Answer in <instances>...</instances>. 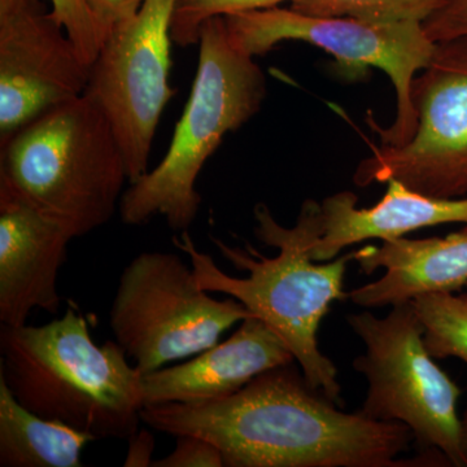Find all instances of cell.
<instances>
[{
  "mask_svg": "<svg viewBox=\"0 0 467 467\" xmlns=\"http://www.w3.org/2000/svg\"><path fill=\"white\" fill-rule=\"evenodd\" d=\"M342 409L315 391L292 362L225 398L146 405L140 418L156 431L213 442L226 467L435 465L429 454L398 460L414 441L408 426Z\"/></svg>",
  "mask_w": 467,
  "mask_h": 467,
  "instance_id": "obj_1",
  "label": "cell"
},
{
  "mask_svg": "<svg viewBox=\"0 0 467 467\" xmlns=\"http://www.w3.org/2000/svg\"><path fill=\"white\" fill-rule=\"evenodd\" d=\"M254 235L264 244L278 248L275 257L264 256L251 244L230 247L212 238L227 261L248 272L247 278L223 273L209 254L198 250L189 232L174 236L173 243L189 256L202 290L234 297L263 319L287 344L306 383L343 408L337 367L319 349L317 334L331 304L348 297L343 291L344 275L353 254L326 264L312 260L310 250L324 234L321 204L312 199L301 205L294 227L276 223L263 202L254 207Z\"/></svg>",
  "mask_w": 467,
  "mask_h": 467,
  "instance_id": "obj_2",
  "label": "cell"
},
{
  "mask_svg": "<svg viewBox=\"0 0 467 467\" xmlns=\"http://www.w3.org/2000/svg\"><path fill=\"white\" fill-rule=\"evenodd\" d=\"M0 378L23 407L100 439L140 430L142 374L112 340L98 346L78 306L48 324L2 326Z\"/></svg>",
  "mask_w": 467,
  "mask_h": 467,
  "instance_id": "obj_3",
  "label": "cell"
},
{
  "mask_svg": "<svg viewBox=\"0 0 467 467\" xmlns=\"http://www.w3.org/2000/svg\"><path fill=\"white\" fill-rule=\"evenodd\" d=\"M125 181L115 130L85 92L0 143V189L54 218L75 239L112 220Z\"/></svg>",
  "mask_w": 467,
  "mask_h": 467,
  "instance_id": "obj_4",
  "label": "cell"
},
{
  "mask_svg": "<svg viewBox=\"0 0 467 467\" xmlns=\"http://www.w3.org/2000/svg\"><path fill=\"white\" fill-rule=\"evenodd\" d=\"M198 45V72L167 155L122 193L119 212L125 225L162 216L175 232H189L202 204L195 184L205 162L265 100V73L234 46L223 16L202 23Z\"/></svg>",
  "mask_w": 467,
  "mask_h": 467,
  "instance_id": "obj_5",
  "label": "cell"
},
{
  "mask_svg": "<svg viewBox=\"0 0 467 467\" xmlns=\"http://www.w3.org/2000/svg\"><path fill=\"white\" fill-rule=\"evenodd\" d=\"M346 319L367 346L353 361L368 384L358 411L368 420L408 426L418 447L441 451L451 466L466 467L457 413L461 389L427 350L413 301L392 306L383 318L362 312Z\"/></svg>",
  "mask_w": 467,
  "mask_h": 467,
  "instance_id": "obj_6",
  "label": "cell"
},
{
  "mask_svg": "<svg viewBox=\"0 0 467 467\" xmlns=\"http://www.w3.org/2000/svg\"><path fill=\"white\" fill-rule=\"evenodd\" d=\"M202 290L171 252H142L126 265L109 310L115 340L142 376L216 346L252 312L241 301Z\"/></svg>",
  "mask_w": 467,
  "mask_h": 467,
  "instance_id": "obj_7",
  "label": "cell"
},
{
  "mask_svg": "<svg viewBox=\"0 0 467 467\" xmlns=\"http://www.w3.org/2000/svg\"><path fill=\"white\" fill-rule=\"evenodd\" d=\"M227 33L236 48L252 57H263L282 41H301L333 55L348 72L368 67L383 70L392 81L398 113L389 128L368 119L382 140L399 147L416 133L418 117L411 103V84L431 60L436 43L422 24H373L353 17H321L291 8H267L227 15Z\"/></svg>",
  "mask_w": 467,
  "mask_h": 467,
  "instance_id": "obj_8",
  "label": "cell"
},
{
  "mask_svg": "<svg viewBox=\"0 0 467 467\" xmlns=\"http://www.w3.org/2000/svg\"><path fill=\"white\" fill-rule=\"evenodd\" d=\"M411 103L418 117L413 138L399 147H373L353 182L398 180L431 198H467V36L436 43L413 79Z\"/></svg>",
  "mask_w": 467,
  "mask_h": 467,
  "instance_id": "obj_9",
  "label": "cell"
},
{
  "mask_svg": "<svg viewBox=\"0 0 467 467\" xmlns=\"http://www.w3.org/2000/svg\"><path fill=\"white\" fill-rule=\"evenodd\" d=\"M177 0H144L138 14L110 33L90 67L88 94L109 119L129 182L149 171L153 138L175 91L171 26Z\"/></svg>",
  "mask_w": 467,
  "mask_h": 467,
  "instance_id": "obj_10",
  "label": "cell"
},
{
  "mask_svg": "<svg viewBox=\"0 0 467 467\" xmlns=\"http://www.w3.org/2000/svg\"><path fill=\"white\" fill-rule=\"evenodd\" d=\"M90 67L43 0H0V143L84 94Z\"/></svg>",
  "mask_w": 467,
  "mask_h": 467,
  "instance_id": "obj_11",
  "label": "cell"
},
{
  "mask_svg": "<svg viewBox=\"0 0 467 467\" xmlns=\"http://www.w3.org/2000/svg\"><path fill=\"white\" fill-rule=\"evenodd\" d=\"M66 227L0 189V322L26 325L34 309L57 315L58 275L73 241Z\"/></svg>",
  "mask_w": 467,
  "mask_h": 467,
  "instance_id": "obj_12",
  "label": "cell"
},
{
  "mask_svg": "<svg viewBox=\"0 0 467 467\" xmlns=\"http://www.w3.org/2000/svg\"><path fill=\"white\" fill-rule=\"evenodd\" d=\"M294 361L284 339L263 319L252 316L225 342L184 364L142 376L144 407L225 398L270 368Z\"/></svg>",
  "mask_w": 467,
  "mask_h": 467,
  "instance_id": "obj_13",
  "label": "cell"
},
{
  "mask_svg": "<svg viewBox=\"0 0 467 467\" xmlns=\"http://www.w3.org/2000/svg\"><path fill=\"white\" fill-rule=\"evenodd\" d=\"M365 275L379 267L382 278L350 291L348 297L364 308H383L432 292L459 291L467 285V226L445 238L405 239L367 245L353 252Z\"/></svg>",
  "mask_w": 467,
  "mask_h": 467,
  "instance_id": "obj_14",
  "label": "cell"
},
{
  "mask_svg": "<svg viewBox=\"0 0 467 467\" xmlns=\"http://www.w3.org/2000/svg\"><path fill=\"white\" fill-rule=\"evenodd\" d=\"M358 202L356 193L342 192L321 202L324 234L310 250L313 261H331L344 248L368 239L389 242L422 227L467 223V198H431L398 180L387 182L374 207L358 209Z\"/></svg>",
  "mask_w": 467,
  "mask_h": 467,
  "instance_id": "obj_15",
  "label": "cell"
},
{
  "mask_svg": "<svg viewBox=\"0 0 467 467\" xmlns=\"http://www.w3.org/2000/svg\"><path fill=\"white\" fill-rule=\"evenodd\" d=\"M92 441L94 436L23 407L0 378V466L81 467Z\"/></svg>",
  "mask_w": 467,
  "mask_h": 467,
  "instance_id": "obj_16",
  "label": "cell"
},
{
  "mask_svg": "<svg viewBox=\"0 0 467 467\" xmlns=\"http://www.w3.org/2000/svg\"><path fill=\"white\" fill-rule=\"evenodd\" d=\"M413 301L423 325V342L434 358L467 364V294L432 292Z\"/></svg>",
  "mask_w": 467,
  "mask_h": 467,
  "instance_id": "obj_17",
  "label": "cell"
},
{
  "mask_svg": "<svg viewBox=\"0 0 467 467\" xmlns=\"http://www.w3.org/2000/svg\"><path fill=\"white\" fill-rule=\"evenodd\" d=\"M290 8L321 17H353L373 24H423L444 0H290Z\"/></svg>",
  "mask_w": 467,
  "mask_h": 467,
  "instance_id": "obj_18",
  "label": "cell"
},
{
  "mask_svg": "<svg viewBox=\"0 0 467 467\" xmlns=\"http://www.w3.org/2000/svg\"><path fill=\"white\" fill-rule=\"evenodd\" d=\"M282 2L285 0H177L171 17V39L182 47L198 45L199 30L208 18L275 8Z\"/></svg>",
  "mask_w": 467,
  "mask_h": 467,
  "instance_id": "obj_19",
  "label": "cell"
},
{
  "mask_svg": "<svg viewBox=\"0 0 467 467\" xmlns=\"http://www.w3.org/2000/svg\"><path fill=\"white\" fill-rule=\"evenodd\" d=\"M51 15L64 27L88 67L99 55L101 39L88 0H48Z\"/></svg>",
  "mask_w": 467,
  "mask_h": 467,
  "instance_id": "obj_20",
  "label": "cell"
},
{
  "mask_svg": "<svg viewBox=\"0 0 467 467\" xmlns=\"http://www.w3.org/2000/svg\"><path fill=\"white\" fill-rule=\"evenodd\" d=\"M223 466H225L223 457L216 445L196 435H178L174 451L152 463V467Z\"/></svg>",
  "mask_w": 467,
  "mask_h": 467,
  "instance_id": "obj_21",
  "label": "cell"
},
{
  "mask_svg": "<svg viewBox=\"0 0 467 467\" xmlns=\"http://www.w3.org/2000/svg\"><path fill=\"white\" fill-rule=\"evenodd\" d=\"M434 43L467 36V0H444L441 8L422 24Z\"/></svg>",
  "mask_w": 467,
  "mask_h": 467,
  "instance_id": "obj_22",
  "label": "cell"
},
{
  "mask_svg": "<svg viewBox=\"0 0 467 467\" xmlns=\"http://www.w3.org/2000/svg\"><path fill=\"white\" fill-rule=\"evenodd\" d=\"M101 45L110 36V33L122 24L128 23L142 7L144 0H88Z\"/></svg>",
  "mask_w": 467,
  "mask_h": 467,
  "instance_id": "obj_23",
  "label": "cell"
},
{
  "mask_svg": "<svg viewBox=\"0 0 467 467\" xmlns=\"http://www.w3.org/2000/svg\"><path fill=\"white\" fill-rule=\"evenodd\" d=\"M128 454L124 462L125 467L152 466V454L155 451V438L149 430H138L128 439Z\"/></svg>",
  "mask_w": 467,
  "mask_h": 467,
  "instance_id": "obj_24",
  "label": "cell"
},
{
  "mask_svg": "<svg viewBox=\"0 0 467 467\" xmlns=\"http://www.w3.org/2000/svg\"><path fill=\"white\" fill-rule=\"evenodd\" d=\"M461 451H462L463 460L467 467V409L461 418Z\"/></svg>",
  "mask_w": 467,
  "mask_h": 467,
  "instance_id": "obj_25",
  "label": "cell"
},
{
  "mask_svg": "<svg viewBox=\"0 0 467 467\" xmlns=\"http://www.w3.org/2000/svg\"></svg>",
  "mask_w": 467,
  "mask_h": 467,
  "instance_id": "obj_26",
  "label": "cell"
}]
</instances>
